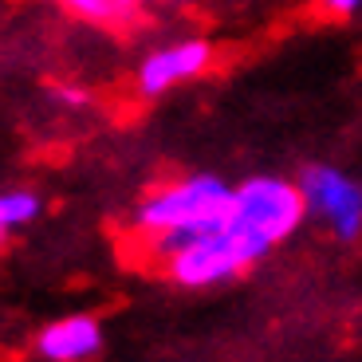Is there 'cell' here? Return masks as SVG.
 I'll use <instances>...</instances> for the list:
<instances>
[{"mask_svg": "<svg viewBox=\"0 0 362 362\" xmlns=\"http://www.w3.org/2000/svg\"><path fill=\"white\" fill-rule=\"evenodd\" d=\"M209 64H213V44L209 40H173V44L154 47L138 64L134 87L142 99H162L165 90L205 75Z\"/></svg>", "mask_w": 362, "mask_h": 362, "instance_id": "4", "label": "cell"}, {"mask_svg": "<svg viewBox=\"0 0 362 362\" xmlns=\"http://www.w3.org/2000/svg\"><path fill=\"white\" fill-rule=\"evenodd\" d=\"M299 189L308 201V217H315L339 245L362 240V181L343 173L339 165L311 162L299 170Z\"/></svg>", "mask_w": 362, "mask_h": 362, "instance_id": "3", "label": "cell"}, {"mask_svg": "<svg viewBox=\"0 0 362 362\" xmlns=\"http://www.w3.org/2000/svg\"><path fill=\"white\" fill-rule=\"evenodd\" d=\"M0 213H4V221H8L12 233H20V228L36 225L40 213H44V197H40L36 189H24V185H16V189H4L0 193Z\"/></svg>", "mask_w": 362, "mask_h": 362, "instance_id": "6", "label": "cell"}, {"mask_svg": "<svg viewBox=\"0 0 362 362\" xmlns=\"http://www.w3.org/2000/svg\"><path fill=\"white\" fill-rule=\"evenodd\" d=\"M59 99L64 103H83L87 95H79V87H59Z\"/></svg>", "mask_w": 362, "mask_h": 362, "instance_id": "10", "label": "cell"}, {"mask_svg": "<svg viewBox=\"0 0 362 362\" xmlns=\"http://www.w3.org/2000/svg\"><path fill=\"white\" fill-rule=\"evenodd\" d=\"M115 4V12H118V20H127V16H134L138 8H146L150 0H110Z\"/></svg>", "mask_w": 362, "mask_h": 362, "instance_id": "9", "label": "cell"}, {"mask_svg": "<svg viewBox=\"0 0 362 362\" xmlns=\"http://www.w3.org/2000/svg\"><path fill=\"white\" fill-rule=\"evenodd\" d=\"M107 346V331L95 315H67L52 319L32 335V354L44 362H83Z\"/></svg>", "mask_w": 362, "mask_h": 362, "instance_id": "5", "label": "cell"}, {"mask_svg": "<svg viewBox=\"0 0 362 362\" xmlns=\"http://www.w3.org/2000/svg\"><path fill=\"white\" fill-rule=\"evenodd\" d=\"M162 4H170V8H181V4H193V0H162Z\"/></svg>", "mask_w": 362, "mask_h": 362, "instance_id": "12", "label": "cell"}, {"mask_svg": "<svg viewBox=\"0 0 362 362\" xmlns=\"http://www.w3.org/2000/svg\"><path fill=\"white\" fill-rule=\"evenodd\" d=\"M319 8L327 12V16H335V20H351L362 12V0H319Z\"/></svg>", "mask_w": 362, "mask_h": 362, "instance_id": "8", "label": "cell"}, {"mask_svg": "<svg viewBox=\"0 0 362 362\" xmlns=\"http://www.w3.org/2000/svg\"><path fill=\"white\" fill-rule=\"evenodd\" d=\"M303 221H308V201L299 181H288L280 173H252L233 189V205L221 225H213L205 236H197L189 248L173 252L158 268L173 288H221L256 268Z\"/></svg>", "mask_w": 362, "mask_h": 362, "instance_id": "1", "label": "cell"}, {"mask_svg": "<svg viewBox=\"0 0 362 362\" xmlns=\"http://www.w3.org/2000/svg\"><path fill=\"white\" fill-rule=\"evenodd\" d=\"M55 4H64L67 12H75V16H83V20H95V24H115L118 20L110 0H55Z\"/></svg>", "mask_w": 362, "mask_h": 362, "instance_id": "7", "label": "cell"}, {"mask_svg": "<svg viewBox=\"0 0 362 362\" xmlns=\"http://www.w3.org/2000/svg\"><path fill=\"white\" fill-rule=\"evenodd\" d=\"M12 236V228H8V221H4V213H0V248H4V240Z\"/></svg>", "mask_w": 362, "mask_h": 362, "instance_id": "11", "label": "cell"}, {"mask_svg": "<svg viewBox=\"0 0 362 362\" xmlns=\"http://www.w3.org/2000/svg\"><path fill=\"white\" fill-rule=\"evenodd\" d=\"M233 181L221 173H185L177 181H165L158 189H150L134 209H130V233L138 240H150L158 233H170L181 225H205V221H221L233 205Z\"/></svg>", "mask_w": 362, "mask_h": 362, "instance_id": "2", "label": "cell"}]
</instances>
